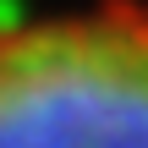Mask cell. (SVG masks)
<instances>
[{"instance_id": "1", "label": "cell", "mask_w": 148, "mask_h": 148, "mask_svg": "<svg viewBox=\"0 0 148 148\" xmlns=\"http://www.w3.org/2000/svg\"><path fill=\"white\" fill-rule=\"evenodd\" d=\"M0 148H148V0L0 22Z\"/></svg>"}]
</instances>
